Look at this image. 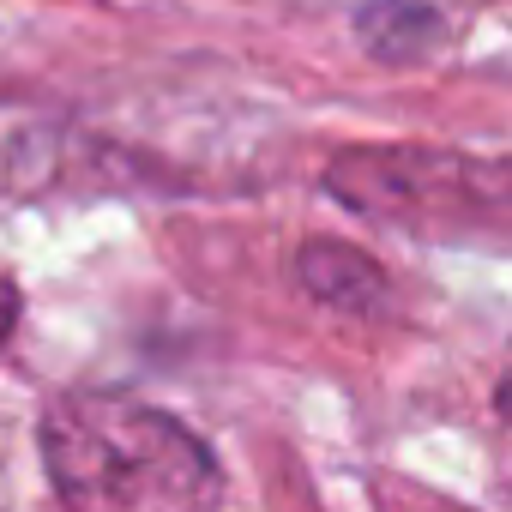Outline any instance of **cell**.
Instances as JSON below:
<instances>
[{"label":"cell","instance_id":"obj_1","mask_svg":"<svg viewBox=\"0 0 512 512\" xmlns=\"http://www.w3.org/2000/svg\"><path fill=\"white\" fill-rule=\"evenodd\" d=\"M37 452L61 512H217L223 500L211 446L133 392H55L37 416Z\"/></svg>","mask_w":512,"mask_h":512},{"label":"cell","instance_id":"obj_2","mask_svg":"<svg viewBox=\"0 0 512 512\" xmlns=\"http://www.w3.org/2000/svg\"><path fill=\"white\" fill-rule=\"evenodd\" d=\"M157 169L139 163L127 145L103 139L79 115L0 103V199H49V193H127L151 187Z\"/></svg>","mask_w":512,"mask_h":512},{"label":"cell","instance_id":"obj_3","mask_svg":"<svg viewBox=\"0 0 512 512\" xmlns=\"http://www.w3.org/2000/svg\"><path fill=\"white\" fill-rule=\"evenodd\" d=\"M296 278L314 302L344 308V314H374L386 302V272L362 247H344V241H308L296 253Z\"/></svg>","mask_w":512,"mask_h":512},{"label":"cell","instance_id":"obj_4","mask_svg":"<svg viewBox=\"0 0 512 512\" xmlns=\"http://www.w3.org/2000/svg\"><path fill=\"white\" fill-rule=\"evenodd\" d=\"M356 37L380 61H416L440 37V19L428 7H416V0H374V7L356 19Z\"/></svg>","mask_w":512,"mask_h":512},{"label":"cell","instance_id":"obj_5","mask_svg":"<svg viewBox=\"0 0 512 512\" xmlns=\"http://www.w3.org/2000/svg\"><path fill=\"white\" fill-rule=\"evenodd\" d=\"M19 314H25V296H19V284H13V278H0V344H7V338L19 332Z\"/></svg>","mask_w":512,"mask_h":512}]
</instances>
